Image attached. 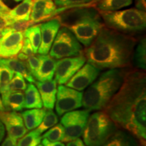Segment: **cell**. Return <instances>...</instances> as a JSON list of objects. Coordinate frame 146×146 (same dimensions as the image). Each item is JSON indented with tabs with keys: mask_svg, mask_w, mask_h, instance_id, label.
<instances>
[{
	"mask_svg": "<svg viewBox=\"0 0 146 146\" xmlns=\"http://www.w3.org/2000/svg\"><path fill=\"white\" fill-rule=\"evenodd\" d=\"M97 0H54L55 4L57 7L56 14L61 13L68 9L82 6V5H93V3Z\"/></svg>",
	"mask_w": 146,
	"mask_h": 146,
	"instance_id": "obj_27",
	"label": "cell"
},
{
	"mask_svg": "<svg viewBox=\"0 0 146 146\" xmlns=\"http://www.w3.org/2000/svg\"><path fill=\"white\" fill-rule=\"evenodd\" d=\"M39 65L35 78L37 81L45 82L53 79L56 70V60L50 55H39Z\"/></svg>",
	"mask_w": 146,
	"mask_h": 146,
	"instance_id": "obj_17",
	"label": "cell"
},
{
	"mask_svg": "<svg viewBox=\"0 0 146 146\" xmlns=\"http://www.w3.org/2000/svg\"><path fill=\"white\" fill-rule=\"evenodd\" d=\"M21 52L24 53L25 54H26L27 56H30L32 55H34L33 49L31 44V42L27 38H25L23 39V46H22L21 49Z\"/></svg>",
	"mask_w": 146,
	"mask_h": 146,
	"instance_id": "obj_35",
	"label": "cell"
},
{
	"mask_svg": "<svg viewBox=\"0 0 146 146\" xmlns=\"http://www.w3.org/2000/svg\"><path fill=\"white\" fill-rule=\"evenodd\" d=\"M23 35L25 38H27L31 42L34 54L37 53L39 47L40 46L41 40V29L40 25H33L27 28L23 32Z\"/></svg>",
	"mask_w": 146,
	"mask_h": 146,
	"instance_id": "obj_26",
	"label": "cell"
},
{
	"mask_svg": "<svg viewBox=\"0 0 146 146\" xmlns=\"http://www.w3.org/2000/svg\"><path fill=\"white\" fill-rule=\"evenodd\" d=\"M14 72L5 65L0 64V94L10 90V83Z\"/></svg>",
	"mask_w": 146,
	"mask_h": 146,
	"instance_id": "obj_29",
	"label": "cell"
},
{
	"mask_svg": "<svg viewBox=\"0 0 146 146\" xmlns=\"http://www.w3.org/2000/svg\"><path fill=\"white\" fill-rule=\"evenodd\" d=\"M118 127L104 111L95 112L89 116L82 135L84 143L87 146H101Z\"/></svg>",
	"mask_w": 146,
	"mask_h": 146,
	"instance_id": "obj_6",
	"label": "cell"
},
{
	"mask_svg": "<svg viewBox=\"0 0 146 146\" xmlns=\"http://www.w3.org/2000/svg\"><path fill=\"white\" fill-rule=\"evenodd\" d=\"M101 70L89 63L85 64L65 84L66 86L82 91L87 88L98 78Z\"/></svg>",
	"mask_w": 146,
	"mask_h": 146,
	"instance_id": "obj_11",
	"label": "cell"
},
{
	"mask_svg": "<svg viewBox=\"0 0 146 146\" xmlns=\"http://www.w3.org/2000/svg\"><path fill=\"white\" fill-rule=\"evenodd\" d=\"M58 118L57 114L52 110H48L45 111V114L43 118V120L39 125V127L36 128L35 129L40 134H41V133L48 130L49 129L54 127L55 125L58 123Z\"/></svg>",
	"mask_w": 146,
	"mask_h": 146,
	"instance_id": "obj_28",
	"label": "cell"
},
{
	"mask_svg": "<svg viewBox=\"0 0 146 146\" xmlns=\"http://www.w3.org/2000/svg\"><path fill=\"white\" fill-rule=\"evenodd\" d=\"M61 26L68 28L85 47H88L105 26L95 7H83L64 11L57 16Z\"/></svg>",
	"mask_w": 146,
	"mask_h": 146,
	"instance_id": "obj_3",
	"label": "cell"
},
{
	"mask_svg": "<svg viewBox=\"0 0 146 146\" xmlns=\"http://www.w3.org/2000/svg\"><path fill=\"white\" fill-rule=\"evenodd\" d=\"M137 69L145 71L146 69V39L141 38L137 41L133 55V61Z\"/></svg>",
	"mask_w": 146,
	"mask_h": 146,
	"instance_id": "obj_25",
	"label": "cell"
},
{
	"mask_svg": "<svg viewBox=\"0 0 146 146\" xmlns=\"http://www.w3.org/2000/svg\"><path fill=\"white\" fill-rule=\"evenodd\" d=\"M45 109L33 108L21 113L23 122L27 131H32L39 127L45 114Z\"/></svg>",
	"mask_w": 146,
	"mask_h": 146,
	"instance_id": "obj_22",
	"label": "cell"
},
{
	"mask_svg": "<svg viewBox=\"0 0 146 146\" xmlns=\"http://www.w3.org/2000/svg\"><path fill=\"white\" fill-rule=\"evenodd\" d=\"M90 111L87 110H72L65 113L60 123L64 128L63 142H69L79 138L87 125Z\"/></svg>",
	"mask_w": 146,
	"mask_h": 146,
	"instance_id": "obj_8",
	"label": "cell"
},
{
	"mask_svg": "<svg viewBox=\"0 0 146 146\" xmlns=\"http://www.w3.org/2000/svg\"><path fill=\"white\" fill-rule=\"evenodd\" d=\"M133 0H97L95 8L99 12H114L130 6Z\"/></svg>",
	"mask_w": 146,
	"mask_h": 146,
	"instance_id": "obj_24",
	"label": "cell"
},
{
	"mask_svg": "<svg viewBox=\"0 0 146 146\" xmlns=\"http://www.w3.org/2000/svg\"><path fill=\"white\" fill-rule=\"evenodd\" d=\"M0 64L5 65L14 72L21 74L30 83H35L36 79L29 72L26 62L18 60L17 58H0Z\"/></svg>",
	"mask_w": 146,
	"mask_h": 146,
	"instance_id": "obj_20",
	"label": "cell"
},
{
	"mask_svg": "<svg viewBox=\"0 0 146 146\" xmlns=\"http://www.w3.org/2000/svg\"><path fill=\"white\" fill-rule=\"evenodd\" d=\"M27 87V84L25 78L21 74L14 72L13 78L11 80L10 85V90L12 91H25Z\"/></svg>",
	"mask_w": 146,
	"mask_h": 146,
	"instance_id": "obj_32",
	"label": "cell"
},
{
	"mask_svg": "<svg viewBox=\"0 0 146 146\" xmlns=\"http://www.w3.org/2000/svg\"><path fill=\"white\" fill-rule=\"evenodd\" d=\"M36 88L39 90L43 106L46 110H53L56 101L57 83L56 80L52 79L45 82H35Z\"/></svg>",
	"mask_w": 146,
	"mask_h": 146,
	"instance_id": "obj_16",
	"label": "cell"
},
{
	"mask_svg": "<svg viewBox=\"0 0 146 146\" xmlns=\"http://www.w3.org/2000/svg\"><path fill=\"white\" fill-rule=\"evenodd\" d=\"M64 137V128L61 123L55 125L50 128L46 133L41 136V138H45L50 141H62Z\"/></svg>",
	"mask_w": 146,
	"mask_h": 146,
	"instance_id": "obj_30",
	"label": "cell"
},
{
	"mask_svg": "<svg viewBox=\"0 0 146 146\" xmlns=\"http://www.w3.org/2000/svg\"><path fill=\"white\" fill-rule=\"evenodd\" d=\"M34 24L31 21H20L13 22L8 27L13 31L24 32L27 28L32 26Z\"/></svg>",
	"mask_w": 146,
	"mask_h": 146,
	"instance_id": "obj_34",
	"label": "cell"
},
{
	"mask_svg": "<svg viewBox=\"0 0 146 146\" xmlns=\"http://www.w3.org/2000/svg\"><path fill=\"white\" fill-rule=\"evenodd\" d=\"M16 58H17L18 60L25 62L27 59H28L29 56H27L26 54H25L23 52H19L17 55H16Z\"/></svg>",
	"mask_w": 146,
	"mask_h": 146,
	"instance_id": "obj_43",
	"label": "cell"
},
{
	"mask_svg": "<svg viewBox=\"0 0 146 146\" xmlns=\"http://www.w3.org/2000/svg\"><path fill=\"white\" fill-rule=\"evenodd\" d=\"M135 4L136 8L145 12L146 0H135Z\"/></svg>",
	"mask_w": 146,
	"mask_h": 146,
	"instance_id": "obj_39",
	"label": "cell"
},
{
	"mask_svg": "<svg viewBox=\"0 0 146 146\" xmlns=\"http://www.w3.org/2000/svg\"><path fill=\"white\" fill-rule=\"evenodd\" d=\"M127 70L109 69L100 74L83 94L82 106L89 111L104 110L123 84Z\"/></svg>",
	"mask_w": 146,
	"mask_h": 146,
	"instance_id": "obj_4",
	"label": "cell"
},
{
	"mask_svg": "<svg viewBox=\"0 0 146 146\" xmlns=\"http://www.w3.org/2000/svg\"><path fill=\"white\" fill-rule=\"evenodd\" d=\"M0 120L4 125L8 136L10 137L17 140L27 133L21 114L16 112H0Z\"/></svg>",
	"mask_w": 146,
	"mask_h": 146,
	"instance_id": "obj_13",
	"label": "cell"
},
{
	"mask_svg": "<svg viewBox=\"0 0 146 146\" xmlns=\"http://www.w3.org/2000/svg\"><path fill=\"white\" fill-rule=\"evenodd\" d=\"M5 135V127L2 122L0 120V143L2 141L3 137Z\"/></svg>",
	"mask_w": 146,
	"mask_h": 146,
	"instance_id": "obj_42",
	"label": "cell"
},
{
	"mask_svg": "<svg viewBox=\"0 0 146 146\" xmlns=\"http://www.w3.org/2000/svg\"><path fill=\"white\" fill-rule=\"evenodd\" d=\"M13 22H11L4 18H0V31L3 30L7 27H8Z\"/></svg>",
	"mask_w": 146,
	"mask_h": 146,
	"instance_id": "obj_41",
	"label": "cell"
},
{
	"mask_svg": "<svg viewBox=\"0 0 146 146\" xmlns=\"http://www.w3.org/2000/svg\"><path fill=\"white\" fill-rule=\"evenodd\" d=\"M42 145L43 146H66L64 143L60 141H50L47 139H42Z\"/></svg>",
	"mask_w": 146,
	"mask_h": 146,
	"instance_id": "obj_37",
	"label": "cell"
},
{
	"mask_svg": "<svg viewBox=\"0 0 146 146\" xmlns=\"http://www.w3.org/2000/svg\"><path fill=\"white\" fill-rule=\"evenodd\" d=\"M138 40L131 35L104 26L94 41L83 50L87 62L100 70L126 68L133 61Z\"/></svg>",
	"mask_w": 146,
	"mask_h": 146,
	"instance_id": "obj_2",
	"label": "cell"
},
{
	"mask_svg": "<svg viewBox=\"0 0 146 146\" xmlns=\"http://www.w3.org/2000/svg\"><path fill=\"white\" fill-rule=\"evenodd\" d=\"M36 146H43V145H42V144H38V145H36Z\"/></svg>",
	"mask_w": 146,
	"mask_h": 146,
	"instance_id": "obj_46",
	"label": "cell"
},
{
	"mask_svg": "<svg viewBox=\"0 0 146 146\" xmlns=\"http://www.w3.org/2000/svg\"><path fill=\"white\" fill-rule=\"evenodd\" d=\"M56 10L54 0H33L30 21L34 25L44 22L56 16Z\"/></svg>",
	"mask_w": 146,
	"mask_h": 146,
	"instance_id": "obj_14",
	"label": "cell"
},
{
	"mask_svg": "<svg viewBox=\"0 0 146 146\" xmlns=\"http://www.w3.org/2000/svg\"><path fill=\"white\" fill-rule=\"evenodd\" d=\"M86 62L84 55L64 58L56 62L55 78L59 85H64Z\"/></svg>",
	"mask_w": 146,
	"mask_h": 146,
	"instance_id": "obj_10",
	"label": "cell"
},
{
	"mask_svg": "<svg viewBox=\"0 0 146 146\" xmlns=\"http://www.w3.org/2000/svg\"><path fill=\"white\" fill-rule=\"evenodd\" d=\"M27 67L30 72L31 74H32L33 76L35 78V75L36 71L38 70L39 65V57L36 56L35 55H32V56H29L28 59L26 61Z\"/></svg>",
	"mask_w": 146,
	"mask_h": 146,
	"instance_id": "obj_33",
	"label": "cell"
},
{
	"mask_svg": "<svg viewBox=\"0 0 146 146\" xmlns=\"http://www.w3.org/2000/svg\"><path fill=\"white\" fill-rule=\"evenodd\" d=\"M33 0H23V1L12 10H10L5 19L11 22L30 21Z\"/></svg>",
	"mask_w": 146,
	"mask_h": 146,
	"instance_id": "obj_21",
	"label": "cell"
},
{
	"mask_svg": "<svg viewBox=\"0 0 146 146\" xmlns=\"http://www.w3.org/2000/svg\"><path fill=\"white\" fill-rule=\"evenodd\" d=\"M41 134L36 129H33L20 139L17 146H36L41 143Z\"/></svg>",
	"mask_w": 146,
	"mask_h": 146,
	"instance_id": "obj_31",
	"label": "cell"
},
{
	"mask_svg": "<svg viewBox=\"0 0 146 146\" xmlns=\"http://www.w3.org/2000/svg\"><path fill=\"white\" fill-rule=\"evenodd\" d=\"M99 13L106 27L118 32L131 35L145 29L146 12L137 8Z\"/></svg>",
	"mask_w": 146,
	"mask_h": 146,
	"instance_id": "obj_5",
	"label": "cell"
},
{
	"mask_svg": "<svg viewBox=\"0 0 146 146\" xmlns=\"http://www.w3.org/2000/svg\"><path fill=\"white\" fill-rule=\"evenodd\" d=\"M14 1H16V2H20V1H23V0H14Z\"/></svg>",
	"mask_w": 146,
	"mask_h": 146,
	"instance_id": "obj_45",
	"label": "cell"
},
{
	"mask_svg": "<svg viewBox=\"0 0 146 146\" xmlns=\"http://www.w3.org/2000/svg\"><path fill=\"white\" fill-rule=\"evenodd\" d=\"M5 111L4 107H3V104H2V101H1V95H0V112H3Z\"/></svg>",
	"mask_w": 146,
	"mask_h": 146,
	"instance_id": "obj_44",
	"label": "cell"
},
{
	"mask_svg": "<svg viewBox=\"0 0 146 146\" xmlns=\"http://www.w3.org/2000/svg\"><path fill=\"white\" fill-rule=\"evenodd\" d=\"M101 146H139V144L131 133L117 129Z\"/></svg>",
	"mask_w": 146,
	"mask_h": 146,
	"instance_id": "obj_19",
	"label": "cell"
},
{
	"mask_svg": "<svg viewBox=\"0 0 146 146\" xmlns=\"http://www.w3.org/2000/svg\"><path fill=\"white\" fill-rule=\"evenodd\" d=\"M10 10V9L3 2L2 0H0V18L5 19Z\"/></svg>",
	"mask_w": 146,
	"mask_h": 146,
	"instance_id": "obj_36",
	"label": "cell"
},
{
	"mask_svg": "<svg viewBox=\"0 0 146 146\" xmlns=\"http://www.w3.org/2000/svg\"><path fill=\"white\" fill-rule=\"evenodd\" d=\"M56 111L59 116L82 106L83 93L66 85H59L57 88Z\"/></svg>",
	"mask_w": 146,
	"mask_h": 146,
	"instance_id": "obj_9",
	"label": "cell"
},
{
	"mask_svg": "<svg viewBox=\"0 0 146 146\" xmlns=\"http://www.w3.org/2000/svg\"><path fill=\"white\" fill-rule=\"evenodd\" d=\"M1 98L5 111L18 112L25 108V94L22 91L9 90L1 94Z\"/></svg>",
	"mask_w": 146,
	"mask_h": 146,
	"instance_id": "obj_18",
	"label": "cell"
},
{
	"mask_svg": "<svg viewBox=\"0 0 146 146\" xmlns=\"http://www.w3.org/2000/svg\"><path fill=\"white\" fill-rule=\"evenodd\" d=\"M25 91V108H42L43 103L39 90L35 85L29 83Z\"/></svg>",
	"mask_w": 146,
	"mask_h": 146,
	"instance_id": "obj_23",
	"label": "cell"
},
{
	"mask_svg": "<svg viewBox=\"0 0 146 146\" xmlns=\"http://www.w3.org/2000/svg\"><path fill=\"white\" fill-rule=\"evenodd\" d=\"M66 146H87L84 143V142L82 141L80 138H77L76 139L72 140L69 142H67Z\"/></svg>",
	"mask_w": 146,
	"mask_h": 146,
	"instance_id": "obj_40",
	"label": "cell"
},
{
	"mask_svg": "<svg viewBox=\"0 0 146 146\" xmlns=\"http://www.w3.org/2000/svg\"><path fill=\"white\" fill-rule=\"evenodd\" d=\"M1 146H17V140L8 136L5 139Z\"/></svg>",
	"mask_w": 146,
	"mask_h": 146,
	"instance_id": "obj_38",
	"label": "cell"
},
{
	"mask_svg": "<svg viewBox=\"0 0 146 146\" xmlns=\"http://www.w3.org/2000/svg\"><path fill=\"white\" fill-rule=\"evenodd\" d=\"M39 25L41 40L37 53L40 55H47L49 54L61 25L58 17L50 18Z\"/></svg>",
	"mask_w": 146,
	"mask_h": 146,
	"instance_id": "obj_12",
	"label": "cell"
},
{
	"mask_svg": "<svg viewBox=\"0 0 146 146\" xmlns=\"http://www.w3.org/2000/svg\"><path fill=\"white\" fill-rule=\"evenodd\" d=\"M118 127L130 132L142 145L146 139V77L139 69H127L123 84L104 109Z\"/></svg>",
	"mask_w": 146,
	"mask_h": 146,
	"instance_id": "obj_1",
	"label": "cell"
},
{
	"mask_svg": "<svg viewBox=\"0 0 146 146\" xmlns=\"http://www.w3.org/2000/svg\"><path fill=\"white\" fill-rule=\"evenodd\" d=\"M24 35L23 32L12 31L0 43V58L14 57L21 52Z\"/></svg>",
	"mask_w": 146,
	"mask_h": 146,
	"instance_id": "obj_15",
	"label": "cell"
},
{
	"mask_svg": "<svg viewBox=\"0 0 146 146\" xmlns=\"http://www.w3.org/2000/svg\"><path fill=\"white\" fill-rule=\"evenodd\" d=\"M49 53L52 58L60 60L83 55V48L74 34L68 28L62 26L58 30Z\"/></svg>",
	"mask_w": 146,
	"mask_h": 146,
	"instance_id": "obj_7",
	"label": "cell"
}]
</instances>
